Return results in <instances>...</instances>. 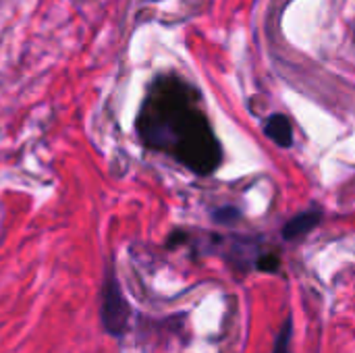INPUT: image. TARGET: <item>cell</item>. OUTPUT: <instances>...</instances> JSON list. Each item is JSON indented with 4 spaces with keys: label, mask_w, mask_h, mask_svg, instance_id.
<instances>
[{
    "label": "cell",
    "mask_w": 355,
    "mask_h": 353,
    "mask_svg": "<svg viewBox=\"0 0 355 353\" xmlns=\"http://www.w3.org/2000/svg\"><path fill=\"white\" fill-rule=\"evenodd\" d=\"M191 89L177 77H160L152 83L139 112L141 139L179 160L202 166V144L210 137L206 119L191 104Z\"/></svg>",
    "instance_id": "6da1fadb"
},
{
    "label": "cell",
    "mask_w": 355,
    "mask_h": 353,
    "mask_svg": "<svg viewBox=\"0 0 355 353\" xmlns=\"http://www.w3.org/2000/svg\"><path fill=\"white\" fill-rule=\"evenodd\" d=\"M129 316H131V308H129V304L121 291L119 279L112 270H108L106 279L102 283V291H100L102 327L112 337H123L129 329Z\"/></svg>",
    "instance_id": "7a4b0ae2"
},
{
    "label": "cell",
    "mask_w": 355,
    "mask_h": 353,
    "mask_svg": "<svg viewBox=\"0 0 355 353\" xmlns=\"http://www.w3.org/2000/svg\"><path fill=\"white\" fill-rule=\"evenodd\" d=\"M322 221V212L320 210H306V212H300L295 214L285 227H283V239L287 241H293V239H300L304 235H308L310 231H314Z\"/></svg>",
    "instance_id": "3957f363"
},
{
    "label": "cell",
    "mask_w": 355,
    "mask_h": 353,
    "mask_svg": "<svg viewBox=\"0 0 355 353\" xmlns=\"http://www.w3.org/2000/svg\"><path fill=\"white\" fill-rule=\"evenodd\" d=\"M264 133L279 148H291L293 146V127H291V121L285 114L268 117L266 123H264Z\"/></svg>",
    "instance_id": "277c9868"
},
{
    "label": "cell",
    "mask_w": 355,
    "mask_h": 353,
    "mask_svg": "<svg viewBox=\"0 0 355 353\" xmlns=\"http://www.w3.org/2000/svg\"><path fill=\"white\" fill-rule=\"evenodd\" d=\"M291 331H293V320H291V316H289V318L283 322L281 333L277 335L275 352L272 353H289V347H291Z\"/></svg>",
    "instance_id": "5b68a950"
},
{
    "label": "cell",
    "mask_w": 355,
    "mask_h": 353,
    "mask_svg": "<svg viewBox=\"0 0 355 353\" xmlns=\"http://www.w3.org/2000/svg\"><path fill=\"white\" fill-rule=\"evenodd\" d=\"M239 216H241V212H239L237 208H233V206H225V208L214 210V221H216V223L233 225Z\"/></svg>",
    "instance_id": "8992f818"
},
{
    "label": "cell",
    "mask_w": 355,
    "mask_h": 353,
    "mask_svg": "<svg viewBox=\"0 0 355 353\" xmlns=\"http://www.w3.org/2000/svg\"><path fill=\"white\" fill-rule=\"evenodd\" d=\"M354 42H355V31H354Z\"/></svg>",
    "instance_id": "52a82bcc"
}]
</instances>
